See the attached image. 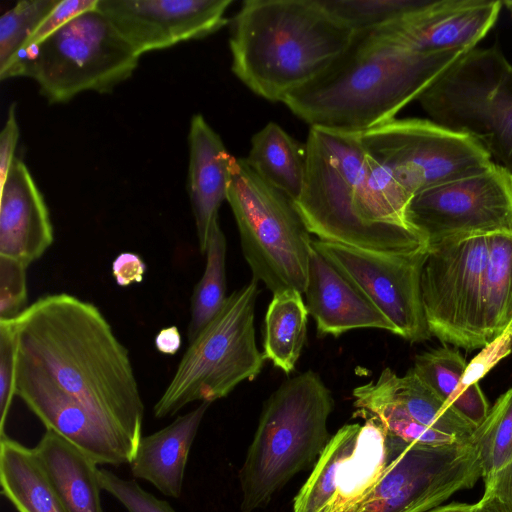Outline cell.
<instances>
[{
	"instance_id": "b9f144b4",
	"label": "cell",
	"mask_w": 512,
	"mask_h": 512,
	"mask_svg": "<svg viewBox=\"0 0 512 512\" xmlns=\"http://www.w3.org/2000/svg\"><path fill=\"white\" fill-rule=\"evenodd\" d=\"M473 512H511L497 497L484 493L480 501L473 506Z\"/></svg>"
},
{
	"instance_id": "4316f807",
	"label": "cell",
	"mask_w": 512,
	"mask_h": 512,
	"mask_svg": "<svg viewBox=\"0 0 512 512\" xmlns=\"http://www.w3.org/2000/svg\"><path fill=\"white\" fill-rule=\"evenodd\" d=\"M245 160L265 182L293 202L300 197L306 173L305 148L280 125L269 122L255 133Z\"/></svg>"
},
{
	"instance_id": "ba28073f",
	"label": "cell",
	"mask_w": 512,
	"mask_h": 512,
	"mask_svg": "<svg viewBox=\"0 0 512 512\" xmlns=\"http://www.w3.org/2000/svg\"><path fill=\"white\" fill-rule=\"evenodd\" d=\"M417 101L430 121L473 138L512 172V64L499 48L463 53Z\"/></svg>"
},
{
	"instance_id": "9c48e42d",
	"label": "cell",
	"mask_w": 512,
	"mask_h": 512,
	"mask_svg": "<svg viewBox=\"0 0 512 512\" xmlns=\"http://www.w3.org/2000/svg\"><path fill=\"white\" fill-rule=\"evenodd\" d=\"M226 200L253 278L273 293H305L312 239L293 200L265 182L245 158H234Z\"/></svg>"
},
{
	"instance_id": "d6a6232c",
	"label": "cell",
	"mask_w": 512,
	"mask_h": 512,
	"mask_svg": "<svg viewBox=\"0 0 512 512\" xmlns=\"http://www.w3.org/2000/svg\"><path fill=\"white\" fill-rule=\"evenodd\" d=\"M60 0H23L0 18V75L16 61L26 42Z\"/></svg>"
},
{
	"instance_id": "83f0119b",
	"label": "cell",
	"mask_w": 512,
	"mask_h": 512,
	"mask_svg": "<svg viewBox=\"0 0 512 512\" xmlns=\"http://www.w3.org/2000/svg\"><path fill=\"white\" fill-rule=\"evenodd\" d=\"M308 309L295 289L273 293L264 320V357L286 374L294 371L307 336Z\"/></svg>"
},
{
	"instance_id": "3957f363",
	"label": "cell",
	"mask_w": 512,
	"mask_h": 512,
	"mask_svg": "<svg viewBox=\"0 0 512 512\" xmlns=\"http://www.w3.org/2000/svg\"><path fill=\"white\" fill-rule=\"evenodd\" d=\"M463 53H418L374 30L356 33L329 69L283 103L310 127L363 134L395 119Z\"/></svg>"
},
{
	"instance_id": "277c9868",
	"label": "cell",
	"mask_w": 512,
	"mask_h": 512,
	"mask_svg": "<svg viewBox=\"0 0 512 512\" xmlns=\"http://www.w3.org/2000/svg\"><path fill=\"white\" fill-rule=\"evenodd\" d=\"M356 33L320 0H247L232 21V71L256 95L282 102L329 69Z\"/></svg>"
},
{
	"instance_id": "7a4b0ae2",
	"label": "cell",
	"mask_w": 512,
	"mask_h": 512,
	"mask_svg": "<svg viewBox=\"0 0 512 512\" xmlns=\"http://www.w3.org/2000/svg\"><path fill=\"white\" fill-rule=\"evenodd\" d=\"M305 182L294 202L318 239L384 254L429 247L407 220L412 198L364 147L360 134L310 127Z\"/></svg>"
},
{
	"instance_id": "4dcf8cb0",
	"label": "cell",
	"mask_w": 512,
	"mask_h": 512,
	"mask_svg": "<svg viewBox=\"0 0 512 512\" xmlns=\"http://www.w3.org/2000/svg\"><path fill=\"white\" fill-rule=\"evenodd\" d=\"M472 442L479 454L483 480L512 459V386L497 399L485 420L476 427Z\"/></svg>"
},
{
	"instance_id": "9a60e30c",
	"label": "cell",
	"mask_w": 512,
	"mask_h": 512,
	"mask_svg": "<svg viewBox=\"0 0 512 512\" xmlns=\"http://www.w3.org/2000/svg\"><path fill=\"white\" fill-rule=\"evenodd\" d=\"M311 244L392 323L396 335L410 342L431 338L421 293L429 247L384 254L320 239Z\"/></svg>"
},
{
	"instance_id": "cb8c5ba5",
	"label": "cell",
	"mask_w": 512,
	"mask_h": 512,
	"mask_svg": "<svg viewBox=\"0 0 512 512\" xmlns=\"http://www.w3.org/2000/svg\"><path fill=\"white\" fill-rule=\"evenodd\" d=\"M34 449L69 512H103L99 469L86 453L50 429Z\"/></svg>"
},
{
	"instance_id": "d6986e66",
	"label": "cell",
	"mask_w": 512,
	"mask_h": 512,
	"mask_svg": "<svg viewBox=\"0 0 512 512\" xmlns=\"http://www.w3.org/2000/svg\"><path fill=\"white\" fill-rule=\"evenodd\" d=\"M501 6L498 0H430L374 31L418 53L466 52L492 28Z\"/></svg>"
},
{
	"instance_id": "836d02e7",
	"label": "cell",
	"mask_w": 512,
	"mask_h": 512,
	"mask_svg": "<svg viewBox=\"0 0 512 512\" xmlns=\"http://www.w3.org/2000/svg\"><path fill=\"white\" fill-rule=\"evenodd\" d=\"M98 478L101 488L128 512H175L167 501L156 498L134 480L123 479L107 469H99Z\"/></svg>"
},
{
	"instance_id": "484cf974",
	"label": "cell",
	"mask_w": 512,
	"mask_h": 512,
	"mask_svg": "<svg viewBox=\"0 0 512 512\" xmlns=\"http://www.w3.org/2000/svg\"><path fill=\"white\" fill-rule=\"evenodd\" d=\"M467 365L458 350L444 345L417 355L412 369L442 401L477 427L490 408L478 382L463 383Z\"/></svg>"
},
{
	"instance_id": "f6af8a7d",
	"label": "cell",
	"mask_w": 512,
	"mask_h": 512,
	"mask_svg": "<svg viewBox=\"0 0 512 512\" xmlns=\"http://www.w3.org/2000/svg\"><path fill=\"white\" fill-rule=\"evenodd\" d=\"M509 329H512V324H511V326H510V328H509ZM511 349H512V343H511Z\"/></svg>"
},
{
	"instance_id": "ffe728a7",
	"label": "cell",
	"mask_w": 512,
	"mask_h": 512,
	"mask_svg": "<svg viewBox=\"0 0 512 512\" xmlns=\"http://www.w3.org/2000/svg\"><path fill=\"white\" fill-rule=\"evenodd\" d=\"M0 190V256L29 266L54 240L48 207L27 166L18 158Z\"/></svg>"
},
{
	"instance_id": "7c38bea8",
	"label": "cell",
	"mask_w": 512,
	"mask_h": 512,
	"mask_svg": "<svg viewBox=\"0 0 512 512\" xmlns=\"http://www.w3.org/2000/svg\"><path fill=\"white\" fill-rule=\"evenodd\" d=\"M388 465L357 512H428L483 476L472 440L428 446L387 432Z\"/></svg>"
},
{
	"instance_id": "ab89813d",
	"label": "cell",
	"mask_w": 512,
	"mask_h": 512,
	"mask_svg": "<svg viewBox=\"0 0 512 512\" xmlns=\"http://www.w3.org/2000/svg\"><path fill=\"white\" fill-rule=\"evenodd\" d=\"M484 486V493L497 497L512 512V459L485 479Z\"/></svg>"
},
{
	"instance_id": "d4e9b609",
	"label": "cell",
	"mask_w": 512,
	"mask_h": 512,
	"mask_svg": "<svg viewBox=\"0 0 512 512\" xmlns=\"http://www.w3.org/2000/svg\"><path fill=\"white\" fill-rule=\"evenodd\" d=\"M1 493L18 512H69L34 448L0 435Z\"/></svg>"
},
{
	"instance_id": "f35d334b",
	"label": "cell",
	"mask_w": 512,
	"mask_h": 512,
	"mask_svg": "<svg viewBox=\"0 0 512 512\" xmlns=\"http://www.w3.org/2000/svg\"><path fill=\"white\" fill-rule=\"evenodd\" d=\"M146 272L144 260L136 253L122 252L112 263V274L117 285L128 287L141 283Z\"/></svg>"
},
{
	"instance_id": "60d3db41",
	"label": "cell",
	"mask_w": 512,
	"mask_h": 512,
	"mask_svg": "<svg viewBox=\"0 0 512 512\" xmlns=\"http://www.w3.org/2000/svg\"><path fill=\"white\" fill-rule=\"evenodd\" d=\"M181 335L176 326L161 329L155 337L156 349L166 355H175L181 347Z\"/></svg>"
},
{
	"instance_id": "6da1fadb",
	"label": "cell",
	"mask_w": 512,
	"mask_h": 512,
	"mask_svg": "<svg viewBox=\"0 0 512 512\" xmlns=\"http://www.w3.org/2000/svg\"><path fill=\"white\" fill-rule=\"evenodd\" d=\"M12 322L17 364L81 403L137 449L144 403L128 350L92 303L37 299Z\"/></svg>"
},
{
	"instance_id": "7402d4cb",
	"label": "cell",
	"mask_w": 512,
	"mask_h": 512,
	"mask_svg": "<svg viewBox=\"0 0 512 512\" xmlns=\"http://www.w3.org/2000/svg\"><path fill=\"white\" fill-rule=\"evenodd\" d=\"M187 189L200 252L205 254L218 211L227 199L234 157L201 114L190 121Z\"/></svg>"
},
{
	"instance_id": "603a6c76",
	"label": "cell",
	"mask_w": 512,
	"mask_h": 512,
	"mask_svg": "<svg viewBox=\"0 0 512 512\" xmlns=\"http://www.w3.org/2000/svg\"><path fill=\"white\" fill-rule=\"evenodd\" d=\"M210 404L201 402L163 429L142 436L130 463L132 475L166 496L180 497L188 455Z\"/></svg>"
},
{
	"instance_id": "8992f818",
	"label": "cell",
	"mask_w": 512,
	"mask_h": 512,
	"mask_svg": "<svg viewBox=\"0 0 512 512\" xmlns=\"http://www.w3.org/2000/svg\"><path fill=\"white\" fill-rule=\"evenodd\" d=\"M140 57L95 8L21 54L0 79L32 78L50 103H65L87 91L111 92L132 76Z\"/></svg>"
},
{
	"instance_id": "74e56055",
	"label": "cell",
	"mask_w": 512,
	"mask_h": 512,
	"mask_svg": "<svg viewBox=\"0 0 512 512\" xmlns=\"http://www.w3.org/2000/svg\"><path fill=\"white\" fill-rule=\"evenodd\" d=\"M19 138V127L16 117V104L13 103L8 111L7 119L0 133V186L4 183L10 167L16 158L14 156Z\"/></svg>"
},
{
	"instance_id": "7bdbcfd3",
	"label": "cell",
	"mask_w": 512,
	"mask_h": 512,
	"mask_svg": "<svg viewBox=\"0 0 512 512\" xmlns=\"http://www.w3.org/2000/svg\"><path fill=\"white\" fill-rule=\"evenodd\" d=\"M474 504L467 503H450L448 505H441L428 512H473Z\"/></svg>"
},
{
	"instance_id": "ee69618b",
	"label": "cell",
	"mask_w": 512,
	"mask_h": 512,
	"mask_svg": "<svg viewBox=\"0 0 512 512\" xmlns=\"http://www.w3.org/2000/svg\"><path fill=\"white\" fill-rule=\"evenodd\" d=\"M502 5H504L507 8L512 17V0H504L502 1Z\"/></svg>"
},
{
	"instance_id": "5b68a950",
	"label": "cell",
	"mask_w": 512,
	"mask_h": 512,
	"mask_svg": "<svg viewBox=\"0 0 512 512\" xmlns=\"http://www.w3.org/2000/svg\"><path fill=\"white\" fill-rule=\"evenodd\" d=\"M331 391L307 370L284 381L267 399L239 472L242 512L266 506L294 475L318 461L330 436Z\"/></svg>"
},
{
	"instance_id": "5bb4252c",
	"label": "cell",
	"mask_w": 512,
	"mask_h": 512,
	"mask_svg": "<svg viewBox=\"0 0 512 512\" xmlns=\"http://www.w3.org/2000/svg\"><path fill=\"white\" fill-rule=\"evenodd\" d=\"M332 436L294 499L293 512H357L388 465L387 431L369 414Z\"/></svg>"
},
{
	"instance_id": "8d00e7d4",
	"label": "cell",
	"mask_w": 512,
	"mask_h": 512,
	"mask_svg": "<svg viewBox=\"0 0 512 512\" xmlns=\"http://www.w3.org/2000/svg\"><path fill=\"white\" fill-rule=\"evenodd\" d=\"M97 2L98 0H60L32 33L19 56L43 42L75 17L95 9Z\"/></svg>"
},
{
	"instance_id": "4fadbf2b",
	"label": "cell",
	"mask_w": 512,
	"mask_h": 512,
	"mask_svg": "<svg viewBox=\"0 0 512 512\" xmlns=\"http://www.w3.org/2000/svg\"><path fill=\"white\" fill-rule=\"evenodd\" d=\"M408 222L433 245L449 239L512 235V172L493 163L483 172L415 194Z\"/></svg>"
},
{
	"instance_id": "52a82bcc",
	"label": "cell",
	"mask_w": 512,
	"mask_h": 512,
	"mask_svg": "<svg viewBox=\"0 0 512 512\" xmlns=\"http://www.w3.org/2000/svg\"><path fill=\"white\" fill-rule=\"evenodd\" d=\"M258 280L232 292L219 313L203 328L181 358L154 406L156 418L170 417L189 403H212L262 371L264 354L255 338Z\"/></svg>"
},
{
	"instance_id": "44dd1931",
	"label": "cell",
	"mask_w": 512,
	"mask_h": 512,
	"mask_svg": "<svg viewBox=\"0 0 512 512\" xmlns=\"http://www.w3.org/2000/svg\"><path fill=\"white\" fill-rule=\"evenodd\" d=\"M305 295L308 312L321 336L338 337L359 328L395 334L392 323L313 247Z\"/></svg>"
},
{
	"instance_id": "e575fe53",
	"label": "cell",
	"mask_w": 512,
	"mask_h": 512,
	"mask_svg": "<svg viewBox=\"0 0 512 512\" xmlns=\"http://www.w3.org/2000/svg\"><path fill=\"white\" fill-rule=\"evenodd\" d=\"M27 265L0 256V321L18 317L27 307Z\"/></svg>"
},
{
	"instance_id": "30bf717a",
	"label": "cell",
	"mask_w": 512,
	"mask_h": 512,
	"mask_svg": "<svg viewBox=\"0 0 512 512\" xmlns=\"http://www.w3.org/2000/svg\"><path fill=\"white\" fill-rule=\"evenodd\" d=\"M360 137L369 154L411 197L483 172L494 163L476 140L430 120L393 119Z\"/></svg>"
},
{
	"instance_id": "f546056e",
	"label": "cell",
	"mask_w": 512,
	"mask_h": 512,
	"mask_svg": "<svg viewBox=\"0 0 512 512\" xmlns=\"http://www.w3.org/2000/svg\"><path fill=\"white\" fill-rule=\"evenodd\" d=\"M204 273L196 284L190 307L188 341H193L219 313L226 299V238L219 221L212 228L207 248Z\"/></svg>"
},
{
	"instance_id": "f1b7e54d",
	"label": "cell",
	"mask_w": 512,
	"mask_h": 512,
	"mask_svg": "<svg viewBox=\"0 0 512 512\" xmlns=\"http://www.w3.org/2000/svg\"><path fill=\"white\" fill-rule=\"evenodd\" d=\"M486 345L512 324V235H489V252L483 277L480 308Z\"/></svg>"
},
{
	"instance_id": "8fae6325",
	"label": "cell",
	"mask_w": 512,
	"mask_h": 512,
	"mask_svg": "<svg viewBox=\"0 0 512 512\" xmlns=\"http://www.w3.org/2000/svg\"><path fill=\"white\" fill-rule=\"evenodd\" d=\"M489 235L429 246L421 275L422 302L432 336L467 350L486 346L480 317Z\"/></svg>"
},
{
	"instance_id": "1f68e13d",
	"label": "cell",
	"mask_w": 512,
	"mask_h": 512,
	"mask_svg": "<svg viewBox=\"0 0 512 512\" xmlns=\"http://www.w3.org/2000/svg\"><path fill=\"white\" fill-rule=\"evenodd\" d=\"M340 22L355 33L372 31L397 21L430 0H320Z\"/></svg>"
},
{
	"instance_id": "d590c367",
	"label": "cell",
	"mask_w": 512,
	"mask_h": 512,
	"mask_svg": "<svg viewBox=\"0 0 512 512\" xmlns=\"http://www.w3.org/2000/svg\"><path fill=\"white\" fill-rule=\"evenodd\" d=\"M17 344L11 321H0V435L16 395Z\"/></svg>"
},
{
	"instance_id": "ac0fdd59",
	"label": "cell",
	"mask_w": 512,
	"mask_h": 512,
	"mask_svg": "<svg viewBox=\"0 0 512 512\" xmlns=\"http://www.w3.org/2000/svg\"><path fill=\"white\" fill-rule=\"evenodd\" d=\"M16 396L50 429L97 465L130 464L136 448L121 434L31 370L17 364Z\"/></svg>"
},
{
	"instance_id": "e0dca14e",
	"label": "cell",
	"mask_w": 512,
	"mask_h": 512,
	"mask_svg": "<svg viewBox=\"0 0 512 512\" xmlns=\"http://www.w3.org/2000/svg\"><path fill=\"white\" fill-rule=\"evenodd\" d=\"M232 0H98L96 9L139 54L201 39L228 23Z\"/></svg>"
},
{
	"instance_id": "2e32d148",
	"label": "cell",
	"mask_w": 512,
	"mask_h": 512,
	"mask_svg": "<svg viewBox=\"0 0 512 512\" xmlns=\"http://www.w3.org/2000/svg\"><path fill=\"white\" fill-rule=\"evenodd\" d=\"M357 413L375 416L386 431L408 443L428 446L464 444L476 426L457 414L410 369L398 376L390 368L376 381L353 390Z\"/></svg>"
}]
</instances>
